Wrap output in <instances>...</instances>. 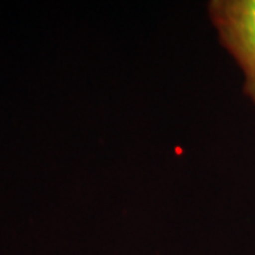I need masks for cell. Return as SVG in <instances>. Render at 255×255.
I'll return each instance as SVG.
<instances>
[{"label":"cell","instance_id":"cell-1","mask_svg":"<svg viewBox=\"0 0 255 255\" xmlns=\"http://www.w3.org/2000/svg\"><path fill=\"white\" fill-rule=\"evenodd\" d=\"M213 18L221 40L246 74V90L255 102V0L214 3Z\"/></svg>","mask_w":255,"mask_h":255}]
</instances>
